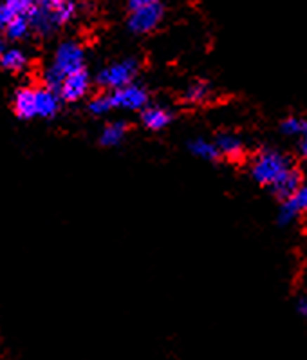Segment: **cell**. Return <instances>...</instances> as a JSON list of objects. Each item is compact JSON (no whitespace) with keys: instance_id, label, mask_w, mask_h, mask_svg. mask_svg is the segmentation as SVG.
<instances>
[{"instance_id":"6da1fadb","label":"cell","mask_w":307,"mask_h":360,"mask_svg":"<svg viewBox=\"0 0 307 360\" xmlns=\"http://www.w3.org/2000/svg\"><path fill=\"white\" fill-rule=\"evenodd\" d=\"M62 98L49 87H22L13 98V110L22 120L55 118L60 110Z\"/></svg>"},{"instance_id":"7a4b0ae2","label":"cell","mask_w":307,"mask_h":360,"mask_svg":"<svg viewBox=\"0 0 307 360\" xmlns=\"http://www.w3.org/2000/svg\"><path fill=\"white\" fill-rule=\"evenodd\" d=\"M76 9L72 0H34V8L27 15L31 31L42 37L55 33L76 17Z\"/></svg>"},{"instance_id":"3957f363","label":"cell","mask_w":307,"mask_h":360,"mask_svg":"<svg viewBox=\"0 0 307 360\" xmlns=\"http://www.w3.org/2000/svg\"><path fill=\"white\" fill-rule=\"evenodd\" d=\"M85 69V51L84 47L74 40L62 42L56 47L55 56L51 60L49 68L44 71V82L46 87L53 91H58L60 84L71 72Z\"/></svg>"},{"instance_id":"277c9868","label":"cell","mask_w":307,"mask_h":360,"mask_svg":"<svg viewBox=\"0 0 307 360\" xmlns=\"http://www.w3.org/2000/svg\"><path fill=\"white\" fill-rule=\"evenodd\" d=\"M291 167L295 165H293V161H291L289 156H286L280 150H275V148H266V150H261L257 156L253 158L252 169L249 170H252L253 179L259 185L271 187Z\"/></svg>"},{"instance_id":"5b68a950","label":"cell","mask_w":307,"mask_h":360,"mask_svg":"<svg viewBox=\"0 0 307 360\" xmlns=\"http://www.w3.org/2000/svg\"><path fill=\"white\" fill-rule=\"evenodd\" d=\"M138 71H139L138 60L134 58L118 60V62H112V64H109L107 68L101 69L96 82L101 85V87H105V89L109 91L119 89V87H125V85L132 84L134 78L138 77Z\"/></svg>"},{"instance_id":"8992f818","label":"cell","mask_w":307,"mask_h":360,"mask_svg":"<svg viewBox=\"0 0 307 360\" xmlns=\"http://www.w3.org/2000/svg\"><path fill=\"white\" fill-rule=\"evenodd\" d=\"M161 20H163V6L156 2L145 8L132 9L129 17V30L136 34H147L156 30Z\"/></svg>"},{"instance_id":"52a82bcc","label":"cell","mask_w":307,"mask_h":360,"mask_svg":"<svg viewBox=\"0 0 307 360\" xmlns=\"http://www.w3.org/2000/svg\"><path fill=\"white\" fill-rule=\"evenodd\" d=\"M109 96L114 109H123V110L145 109L148 102L147 91H145L141 85H136V84H129L125 85V87L110 91Z\"/></svg>"},{"instance_id":"ba28073f","label":"cell","mask_w":307,"mask_h":360,"mask_svg":"<svg viewBox=\"0 0 307 360\" xmlns=\"http://www.w3.org/2000/svg\"><path fill=\"white\" fill-rule=\"evenodd\" d=\"M89 87H91V77L85 69H80V71L71 72L63 78L56 93L63 102H78V100L85 98V94L89 93Z\"/></svg>"},{"instance_id":"9c48e42d","label":"cell","mask_w":307,"mask_h":360,"mask_svg":"<svg viewBox=\"0 0 307 360\" xmlns=\"http://www.w3.org/2000/svg\"><path fill=\"white\" fill-rule=\"evenodd\" d=\"M302 214H307V185H302L295 194L282 201L278 208V223L282 226L291 225L293 221L299 219Z\"/></svg>"},{"instance_id":"30bf717a","label":"cell","mask_w":307,"mask_h":360,"mask_svg":"<svg viewBox=\"0 0 307 360\" xmlns=\"http://www.w3.org/2000/svg\"><path fill=\"white\" fill-rule=\"evenodd\" d=\"M302 181H303L302 172H300L296 167H291V169L287 170V172H284L282 176H280V178H278L270 188H271V192L277 195L278 200L284 201V200H287V198H291V195L295 194V192L302 187L303 185Z\"/></svg>"},{"instance_id":"8fae6325","label":"cell","mask_w":307,"mask_h":360,"mask_svg":"<svg viewBox=\"0 0 307 360\" xmlns=\"http://www.w3.org/2000/svg\"><path fill=\"white\" fill-rule=\"evenodd\" d=\"M141 122L150 131H161V129L170 125V122H172V112L159 105L145 107V110L141 112Z\"/></svg>"},{"instance_id":"7c38bea8","label":"cell","mask_w":307,"mask_h":360,"mask_svg":"<svg viewBox=\"0 0 307 360\" xmlns=\"http://www.w3.org/2000/svg\"><path fill=\"white\" fill-rule=\"evenodd\" d=\"M215 145L219 148L221 156L228 158V160H239L244 154V143L239 136L232 134V132H223L217 136Z\"/></svg>"},{"instance_id":"4fadbf2b","label":"cell","mask_w":307,"mask_h":360,"mask_svg":"<svg viewBox=\"0 0 307 360\" xmlns=\"http://www.w3.org/2000/svg\"><path fill=\"white\" fill-rule=\"evenodd\" d=\"M27 64H30V58L18 47H8V49L4 47L0 53V68L6 71L20 72L27 68Z\"/></svg>"},{"instance_id":"5bb4252c","label":"cell","mask_w":307,"mask_h":360,"mask_svg":"<svg viewBox=\"0 0 307 360\" xmlns=\"http://www.w3.org/2000/svg\"><path fill=\"white\" fill-rule=\"evenodd\" d=\"M126 136V123L125 122H114L109 123L100 136V143L103 147H118Z\"/></svg>"},{"instance_id":"9a60e30c","label":"cell","mask_w":307,"mask_h":360,"mask_svg":"<svg viewBox=\"0 0 307 360\" xmlns=\"http://www.w3.org/2000/svg\"><path fill=\"white\" fill-rule=\"evenodd\" d=\"M31 31V24L27 15H17L8 22V26L4 27V33L9 40L13 42H18V40H24Z\"/></svg>"},{"instance_id":"2e32d148","label":"cell","mask_w":307,"mask_h":360,"mask_svg":"<svg viewBox=\"0 0 307 360\" xmlns=\"http://www.w3.org/2000/svg\"><path fill=\"white\" fill-rule=\"evenodd\" d=\"M190 153L207 161H215L221 158L219 148H217L215 141H208L204 138H195V140L190 141Z\"/></svg>"},{"instance_id":"e0dca14e","label":"cell","mask_w":307,"mask_h":360,"mask_svg":"<svg viewBox=\"0 0 307 360\" xmlns=\"http://www.w3.org/2000/svg\"><path fill=\"white\" fill-rule=\"evenodd\" d=\"M280 131L289 138H302L307 132V120L302 116H289L280 123Z\"/></svg>"},{"instance_id":"ac0fdd59","label":"cell","mask_w":307,"mask_h":360,"mask_svg":"<svg viewBox=\"0 0 307 360\" xmlns=\"http://www.w3.org/2000/svg\"><path fill=\"white\" fill-rule=\"evenodd\" d=\"M210 96V87L204 82H195L185 91V100L190 103H201Z\"/></svg>"},{"instance_id":"d6986e66","label":"cell","mask_w":307,"mask_h":360,"mask_svg":"<svg viewBox=\"0 0 307 360\" xmlns=\"http://www.w3.org/2000/svg\"><path fill=\"white\" fill-rule=\"evenodd\" d=\"M89 110H91V115H94V116L109 115L110 110H114L109 94H100V96H94L93 100H91V103H89Z\"/></svg>"},{"instance_id":"ffe728a7","label":"cell","mask_w":307,"mask_h":360,"mask_svg":"<svg viewBox=\"0 0 307 360\" xmlns=\"http://www.w3.org/2000/svg\"><path fill=\"white\" fill-rule=\"evenodd\" d=\"M6 4L17 17V15H30L31 9L34 8V0H6Z\"/></svg>"},{"instance_id":"44dd1931","label":"cell","mask_w":307,"mask_h":360,"mask_svg":"<svg viewBox=\"0 0 307 360\" xmlns=\"http://www.w3.org/2000/svg\"><path fill=\"white\" fill-rule=\"evenodd\" d=\"M13 17H15V13H13L11 8L6 4V0H0V30H4Z\"/></svg>"},{"instance_id":"7402d4cb","label":"cell","mask_w":307,"mask_h":360,"mask_svg":"<svg viewBox=\"0 0 307 360\" xmlns=\"http://www.w3.org/2000/svg\"><path fill=\"white\" fill-rule=\"evenodd\" d=\"M296 311H299L300 317H303L307 321V295L299 297V301H296Z\"/></svg>"},{"instance_id":"603a6c76","label":"cell","mask_w":307,"mask_h":360,"mask_svg":"<svg viewBox=\"0 0 307 360\" xmlns=\"http://www.w3.org/2000/svg\"><path fill=\"white\" fill-rule=\"evenodd\" d=\"M159 0H129V6L131 9H138V8H145V6H150V4H156Z\"/></svg>"},{"instance_id":"cb8c5ba5","label":"cell","mask_w":307,"mask_h":360,"mask_svg":"<svg viewBox=\"0 0 307 360\" xmlns=\"http://www.w3.org/2000/svg\"><path fill=\"white\" fill-rule=\"evenodd\" d=\"M300 154L307 160V132L300 138Z\"/></svg>"},{"instance_id":"d4e9b609","label":"cell","mask_w":307,"mask_h":360,"mask_svg":"<svg viewBox=\"0 0 307 360\" xmlns=\"http://www.w3.org/2000/svg\"><path fill=\"white\" fill-rule=\"evenodd\" d=\"M2 49H4V42H2V39H0V53H2Z\"/></svg>"}]
</instances>
